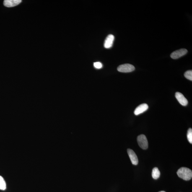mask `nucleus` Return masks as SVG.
<instances>
[{
  "instance_id": "1",
  "label": "nucleus",
  "mask_w": 192,
  "mask_h": 192,
  "mask_svg": "<svg viewBox=\"0 0 192 192\" xmlns=\"http://www.w3.org/2000/svg\"><path fill=\"white\" fill-rule=\"evenodd\" d=\"M178 177L185 180H189L192 177L191 170L186 167H182L179 169L177 172Z\"/></svg>"
},
{
  "instance_id": "2",
  "label": "nucleus",
  "mask_w": 192,
  "mask_h": 192,
  "mask_svg": "<svg viewBox=\"0 0 192 192\" xmlns=\"http://www.w3.org/2000/svg\"><path fill=\"white\" fill-rule=\"evenodd\" d=\"M135 67L130 64H125L120 65L118 68V70L123 73L131 72L135 70Z\"/></svg>"
},
{
  "instance_id": "3",
  "label": "nucleus",
  "mask_w": 192,
  "mask_h": 192,
  "mask_svg": "<svg viewBox=\"0 0 192 192\" xmlns=\"http://www.w3.org/2000/svg\"><path fill=\"white\" fill-rule=\"evenodd\" d=\"M137 140L139 147L144 149L148 147V142L147 138L144 135H140L137 137Z\"/></svg>"
},
{
  "instance_id": "4",
  "label": "nucleus",
  "mask_w": 192,
  "mask_h": 192,
  "mask_svg": "<svg viewBox=\"0 0 192 192\" xmlns=\"http://www.w3.org/2000/svg\"><path fill=\"white\" fill-rule=\"evenodd\" d=\"M188 53V50L186 49L182 48L173 52L170 55V57L172 59H177L184 56Z\"/></svg>"
},
{
  "instance_id": "5",
  "label": "nucleus",
  "mask_w": 192,
  "mask_h": 192,
  "mask_svg": "<svg viewBox=\"0 0 192 192\" xmlns=\"http://www.w3.org/2000/svg\"><path fill=\"white\" fill-rule=\"evenodd\" d=\"M127 151L132 163L133 165H137L139 163V160L135 153L132 149H128Z\"/></svg>"
},
{
  "instance_id": "6",
  "label": "nucleus",
  "mask_w": 192,
  "mask_h": 192,
  "mask_svg": "<svg viewBox=\"0 0 192 192\" xmlns=\"http://www.w3.org/2000/svg\"><path fill=\"white\" fill-rule=\"evenodd\" d=\"M175 96L178 102L182 105L183 106H186L188 104V100L182 93L178 92H176Z\"/></svg>"
},
{
  "instance_id": "7",
  "label": "nucleus",
  "mask_w": 192,
  "mask_h": 192,
  "mask_svg": "<svg viewBox=\"0 0 192 192\" xmlns=\"http://www.w3.org/2000/svg\"><path fill=\"white\" fill-rule=\"evenodd\" d=\"M149 109V106L146 104H141L136 107L134 111V114L136 115H138L144 113Z\"/></svg>"
},
{
  "instance_id": "8",
  "label": "nucleus",
  "mask_w": 192,
  "mask_h": 192,
  "mask_svg": "<svg viewBox=\"0 0 192 192\" xmlns=\"http://www.w3.org/2000/svg\"><path fill=\"white\" fill-rule=\"evenodd\" d=\"M114 36L112 34H110L107 36L105 40L104 46L106 48H111L113 45L114 40Z\"/></svg>"
},
{
  "instance_id": "9",
  "label": "nucleus",
  "mask_w": 192,
  "mask_h": 192,
  "mask_svg": "<svg viewBox=\"0 0 192 192\" xmlns=\"http://www.w3.org/2000/svg\"><path fill=\"white\" fill-rule=\"evenodd\" d=\"M22 2L21 0H5L4 5L7 7H13L20 4Z\"/></svg>"
},
{
  "instance_id": "10",
  "label": "nucleus",
  "mask_w": 192,
  "mask_h": 192,
  "mask_svg": "<svg viewBox=\"0 0 192 192\" xmlns=\"http://www.w3.org/2000/svg\"><path fill=\"white\" fill-rule=\"evenodd\" d=\"M160 172L157 167H154L152 170V177L154 179H157L160 177Z\"/></svg>"
},
{
  "instance_id": "11",
  "label": "nucleus",
  "mask_w": 192,
  "mask_h": 192,
  "mask_svg": "<svg viewBox=\"0 0 192 192\" xmlns=\"http://www.w3.org/2000/svg\"><path fill=\"white\" fill-rule=\"evenodd\" d=\"M6 188V184L3 177L0 176V189L4 190Z\"/></svg>"
},
{
  "instance_id": "12",
  "label": "nucleus",
  "mask_w": 192,
  "mask_h": 192,
  "mask_svg": "<svg viewBox=\"0 0 192 192\" xmlns=\"http://www.w3.org/2000/svg\"><path fill=\"white\" fill-rule=\"evenodd\" d=\"M185 77L186 79L189 80L190 81H192V70H188L185 73Z\"/></svg>"
},
{
  "instance_id": "13",
  "label": "nucleus",
  "mask_w": 192,
  "mask_h": 192,
  "mask_svg": "<svg viewBox=\"0 0 192 192\" xmlns=\"http://www.w3.org/2000/svg\"><path fill=\"white\" fill-rule=\"evenodd\" d=\"M187 138L190 144H192V129L191 128H190L188 130V133H187Z\"/></svg>"
},
{
  "instance_id": "14",
  "label": "nucleus",
  "mask_w": 192,
  "mask_h": 192,
  "mask_svg": "<svg viewBox=\"0 0 192 192\" xmlns=\"http://www.w3.org/2000/svg\"><path fill=\"white\" fill-rule=\"evenodd\" d=\"M94 66L97 69H100L102 67V65L100 62H96L94 63Z\"/></svg>"
},
{
  "instance_id": "15",
  "label": "nucleus",
  "mask_w": 192,
  "mask_h": 192,
  "mask_svg": "<svg viewBox=\"0 0 192 192\" xmlns=\"http://www.w3.org/2000/svg\"><path fill=\"white\" fill-rule=\"evenodd\" d=\"M166 192L164 191H160V192Z\"/></svg>"
}]
</instances>
